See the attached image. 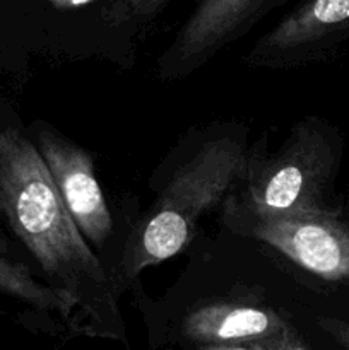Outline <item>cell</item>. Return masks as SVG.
Listing matches in <instances>:
<instances>
[{"label":"cell","mask_w":349,"mask_h":350,"mask_svg":"<svg viewBox=\"0 0 349 350\" xmlns=\"http://www.w3.org/2000/svg\"><path fill=\"white\" fill-rule=\"evenodd\" d=\"M0 211L92 334L122 337L118 289L68 214L40 150L14 129H0Z\"/></svg>","instance_id":"obj_1"},{"label":"cell","mask_w":349,"mask_h":350,"mask_svg":"<svg viewBox=\"0 0 349 350\" xmlns=\"http://www.w3.org/2000/svg\"><path fill=\"white\" fill-rule=\"evenodd\" d=\"M250 157L245 140L205 142L170 180L146 221L132 232L123 260L127 277L177 256L194 238L198 221L245 180Z\"/></svg>","instance_id":"obj_2"},{"label":"cell","mask_w":349,"mask_h":350,"mask_svg":"<svg viewBox=\"0 0 349 350\" xmlns=\"http://www.w3.org/2000/svg\"><path fill=\"white\" fill-rule=\"evenodd\" d=\"M334 147L325 130L303 122L276 154L253 164L245 176L243 208L252 217H276L298 212L328 211L325 205Z\"/></svg>","instance_id":"obj_3"},{"label":"cell","mask_w":349,"mask_h":350,"mask_svg":"<svg viewBox=\"0 0 349 350\" xmlns=\"http://www.w3.org/2000/svg\"><path fill=\"white\" fill-rule=\"evenodd\" d=\"M246 234L327 282L349 280V228L331 211L252 217Z\"/></svg>","instance_id":"obj_4"},{"label":"cell","mask_w":349,"mask_h":350,"mask_svg":"<svg viewBox=\"0 0 349 350\" xmlns=\"http://www.w3.org/2000/svg\"><path fill=\"white\" fill-rule=\"evenodd\" d=\"M36 149L84 238L96 246L105 245L113 232V219L91 156L53 130L38 133Z\"/></svg>","instance_id":"obj_5"},{"label":"cell","mask_w":349,"mask_h":350,"mask_svg":"<svg viewBox=\"0 0 349 350\" xmlns=\"http://www.w3.org/2000/svg\"><path fill=\"white\" fill-rule=\"evenodd\" d=\"M270 0H202L159 62L163 79H178L207 64L238 40Z\"/></svg>","instance_id":"obj_6"},{"label":"cell","mask_w":349,"mask_h":350,"mask_svg":"<svg viewBox=\"0 0 349 350\" xmlns=\"http://www.w3.org/2000/svg\"><path fill=\"white\" fill-rule=\"evenodd\" d=\"M349 26V0H310L284 17L250 53L255 67H284L322 46Z\"/></svg>","instance_id":"obj_7"},{"label":"cell","mask_w":349,"mask_h":350,"mask_svg":"<svg viewBox=\"0 0 349 350\" xmlns=\"http://www.w3.org/2000/svg\"><path fill=\"white\" fill-rule=\"evenodd\" d=\"M287 325L276 311L248 304L214 303L197 308L183 320V335L197 345L250 344Z\"/></svg>","instance_id":"obj_8"},{"label":"cell","mask_w":349,"mask_h":350,"mask_svg":"<svg viewBox=\"0 0 349 350\" xmlns=\"http://www.w3.org/2000/svg\"><path fill=\"white\" fill-rule=\"evenodd\" d=\"M0 293L24 301L40 311H55L68 317L75 310V303L67 293L38 282L29 270L21 263L5 258L0 253Z\"/></svg>","instance_id":"obj_9"},{"label":"cell","mask_w":349,"mask_h":350,"mask_svg":"<svg viewBox=\"0 0 349 350\" xmlns=\"http://www.w3.org/2000/svg\"><path fill=\"white\" fill-rule=\"evenodd\" d=\"M166 2L168 0H108L103 16L109 24L144 23L156 16Z\"/></svg>","instance_id":"obj_10"},{"label":"cell","mask_w":349,"mask_h":350,"mask_svg":"<svg viewBox=\"0 0 349 350\" xmlns=\"http://www.w3.org/2000/svg\"><path fill=\"white\" fill-rule=\"evenodd\" d=\"M246 345L253 350H308L300 335L296 334V330L289 323L281 328L279 332H276V334L253 340Z\"/></svg>","instance_id":"obj_11"},{"label":"cell","mask_w":349,"mask_h":350,"mask_svg":"<svg viewBox=\"0 0 349 350\" xmlns=\"http://www.w3.org/2000/svg\"><path fill=\"white\" fill-rule=\"evenodd\" d=\"M322 330L331 335L344 350H349V323L337 318H320L318 320Z\"/></svg>","instance_id":"obj_12"},{"label":"cell","mask_w":349,"mask_h":350,"mask_svg":"<svg viewBox=\"0 0 349 350\" xmlns=\"http://www.w3.org/2000/svg\"><path fill=\"white\" fill-rule=\"evenodd\" d=\"M44 2L51 3L57 9H75V7L88 5L92 0H44Z\"/></svg>","instance_id":"obj_13"},{"label":"cell","mask_w":349,"mask_h":350,"mask_svg":"<svg viewBox=\"0 0 349 350\" xmlns=\"http://www.w3.org/2000/svg\"><path fill=\"white\" fill-rule=\"evenodd\" d=\"M197 350H253L246 344H224V345H216V344H205L198 345Z\"/></svg>","instance_id":"obj_14"},{"label":"cell","mask_w":349,"mask_h":350,"mask_svg":"<svg viewBox=\"0 0 349 350\" xmlns=\"http://www.w3.org/2000/svg\"><path fill=\"white\" fill-rule=\"evenodd\" d=\"M7 250H9V245H7L5 239H3L2 236H0V253H5Z\"/></svg>","instance_id":"obj_15"}]
</instances>
